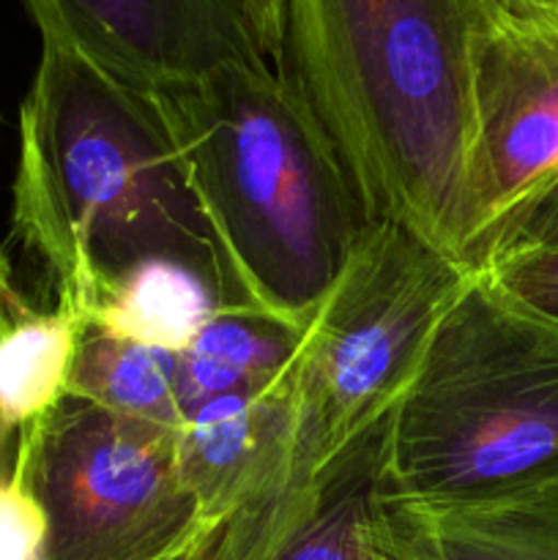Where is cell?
I'll list each match as a JSON object with an SVG mask.
<instances>
[{
    "mask_svg": "<svg viewBox=\"0 0 558 560\" xmlns=\"http://www.w3.org/2000/svg\"><path fill=\"white\" fill-rule=\"evenodd\" d=\"M364 541H367V552H370V560H414L405 556L397 545L383 536V530L377 528L375 523V509L367 514V523H364Z\"/></svg>",
    "mask_w": 558,
    "mask_h": 560,
    "instance_id": "20",
    "label": "cell"
},
{
    "mask_svg": "<svg viewBox=\"0 0 558 560\" xmlns=\"http://www.w3.org/2000/svg\"><path fill=\"white\" fill-rule=\"evenodd\" d=\"M82 320L63 306H22L0 328V432L16 446L69 397Z\"/></svg>",
    "mask_w": 558,
    "mask_h": 560,
    "instance_id": "13",
    "label": "cell"
},
{
    "mask_svg": "<svg viewBox=\"0 0 558 560\" xmlns=\"http://www.w3.org/2000/svg\"><path fill=\"white\" fill-rule=\"evenodd\" d=\"M496 0H284L277 69L332 140L367 222L457 262L474 44Z\"/></svg>",
    "mask_w": 558,
    "mask_h": 560,
    "instance_id": "1",
    "label": "cell"
},
{
    "mask_svg": "<svg viewBox=\"0 0 558 560\" xmlns=\"http://www.w3.org/2000/svg\"><path fill=\"white\" fill-rule=\"evenodd\" d=\"M381 443L383 424L328 470L315 509L277 560H370L364 520L381 495Z\"/></svg>",
    "mask_w": 558,
    "mask_h": 560,
    "instance_id": "15",
    "label": "cell"
},
{
    "mask_svg": "<svg viewBox=\"0 0 558 560\" xmlns=\"http://www.w3.org/2000/svg\"><path fill=\"white\" fill-rule=\"evenodd\" d=\"M20 310H22V301H20V293H16V288H14V271H11V260H9V255H5L3 246H0V328H3L5 323H9ZM14 452H16L14 443H11L9 438L0 432V479H3V476L11 470V465H14Z\"/></svg>",
    "mask_w": 558,
    "mask_h": 560,
    "instance_id": "19",
    "label": "cell"
},
{
    "mask_svg": "<svg viewBox=\"0 0 558 560\" xmlns=\"http://www.w3.org/2000/svg\"><path fill=\"white\" fill-rule=\"evenodd\" d=\"M47 517L14 452V465L0 479V560H44Z\"/></svg>",
    "mask_w": 558,
    "mask_h": 560,
    "instance_id": "17",
    "label": "cell"
},
{
    "mask_svg": "<svg viewBox=\"0 0 558 560\" xmlns=\"http://www.w3.org/2000/svg\"><path fill=\"white\" fill-rule=\"evenodd\" d=\"M558 200V20L496 0L474 44L457 262L481 271Z\"/></svg>",
    "mask_w": 558,
    "mask_h": 560,
    "instance_id": "7",
    "label": "cell"
},
{
    "mask_svg": "<svg viewBox=\"0 0 558 560\" xmlns=\"http://www.w3.org/2000/svg\"><path fill=\"white\" fill-rule=\"evenodd\" d=\"M47 517L44 560H200L208 550L186 492L175 430L66 397L16 441Z\"/></svg>",
    "mask_w": 558,
    "mask_h": 560,
    "instance_id": "6",
    "label": "cell"
},
{
    "mask_svg": "<svg viewBox=\"0 0 558 560\" xmlns=\"http://www.w3.org/2000/svg\"><path fill=\"white\" fill-rule=\"evenodd\" d=\"M20 107L11 228L42 260L58 306L85 323L118 273L151 257L219 268L184 189L153 91L53 33Z\"/></svg>",
    "mask_w": 558,
    "mask_h": 560,
    "instance_id": "3",
    "label": "cell"
},
{
    "mask_svg": "<svg viewBox=\"0 0 558 560\" xmlns=\"http://www.w3.org/2000/svg\"><path fill=\"white\" fill-rule=\"evenodd\" d=\"M498 3L512 11H523V14L558 20V0H498Z\"/></svg>",
    "mask_w": 558,
    "mask_h": 560,
    "instance_id": "21",
    "label": "cell"
},
{
    "mask_svg": "<svg viewBox=\"0 0 558 560\" xmlns=\"http://www.w3.org/2000/svg\"><path fill=\"white\" fill-rule=\"evenodd\" d=\"M481 271L518 304L558 323V217L545 219Z\"/></svg>",
    "mask_w": 558,
    "mask_h": 560,
    "instance_id": "16",
    "label": "cell"
},
{
    "mask_svg": "<svg viewBox=\"0 0 558 560\" xmlns=\"http://www.w3.org/2000/svg\"><path fill=\"white\" fill-rule=\"evenodd\" d=\"M465 271L397 222H370L317 306L288 375V413L268 490L200 560H277L328 470L386 421Z\"/></svg>",
    "mask_w": 558,
    "mask_h": 560,
    "instance_id": "4",
    "label": "cell"
},
{
    "mask_svg": "<svg viewBox=\"0 0 558 560\" xmlns=\"http://www.w3.org/2000/svg\"><path fill=\"white\" fill-rule=\"evenodd\" d=\"M558 481V323L470 271L383 421L381 495L468 501Z\"/></svg>",
    "mask_w": 558,
    "mask_h": 560,
    "instance_id": "5",
    "label": "cell"
},
{
    "mask_svg": "<svg viewBox=\"0 0 558 560\" xmlns=\"http://www.w3.org/2000/svg\"><path fill=\"white\" fill-rule=\"evenodd\" d=\"M375 523L414 560H558V481L468 501H388Z\"/></svg>",
    "mask_w": 558,
    "mask_h": 560,
    "instance_id": "10",
    "label": "cell"
},
{
    "mask_svg": "<svg viewBox=\"0 0 558 560\" xmlns=\"http://www.w3.org/2000/svg\"><path fill=\"white\" fill-rule=\"evenodd\" d=\"M219 268V306L304 331L367 222L323 126L268 60L153 91Z\"/></svg>",
    "mask_w": 558,
    "mask_h": 560,
    "instance_id": "2",
    "label": "cell"
},
{
    "mask_svg": "<svg viewBox=\"0 0 558 560\" xmlns=\"http://www.w3.org/2000/svg\"><path fill=\"white\" fill-rule=\"evenodd\" d=\"M304 331L241 306H217L189 348L178 353V405L184 419L211 399L277 386L293 370Z\"/></svg>",
    "mask_w": 558,
    "mask_h": 560,
    "instance_id": "11",
    "label": "cell"
},
{
    "mask_svg": "<svg viewBox=\"0 0 558 560\" xmlns=\"http://www.w3.org/2000/svg\"><path fill=\"white\" fill-rule=\"evenodd\" d=\"M38 33L85 49L146 91L189 85L235 60H266L244 0H22Z\"/></svg>",
    "mask_w": 558,
    "mask_h": 560,
    "instance_id": "8",
    "label": "cell"
},
{
    "mask_svg": "<svg viewBox=\"0 0 558 560\" xmlns=\"http://www.w3.org/2000/svg\"><path fill=\"white\" fill-rule=\"evenodd\" d=\"M217 310L211 282L173 257L140 260L102 290L82 326L109 337L184 353Z\"/></svg>",
    "mask_w": 558,
    "mask_h": 560,
    "instance_id": "12",
    "label": "cell"
},
{
    "mask_svg": "<svg viewBox=\"0 0 558 560\" xmlns=\"http://www.w3.org/2000/svg\"><path fill=\"white\" fill-rule=\"evenodd\" d=\"M550 217H558V202H553V206L547 208V211L542 213L539 219H536V224H542V222H545V219H550ZM536 224H534V228H536ZM534 228H531V230H534ZM531 230H528V233H531ZM520 238H523V235H520ZM520 238H518V241H520Z\"/></svg>",
    "mask_w": 558,
    "mask_h": 560,
    "instance_id": "22",
    "label": "cell"
},
{
    "mask_svg": "<svg viewBox=\"0 0 558 560\" xmlns=\"http://www.w3.org/2000/svg\"><path fill=\"white\" fill-rule=\"evenodd\" d=\"M244 5L263 58L271 66H277L279 49H282L284 0H244Z\"/></svg>",
    "mask_w": 558,
    "mask_h": 560,
    "instance_id": "18",
    "label": "cell"
},
{
    "mask_svg": "<svg viewBox=\"0 0 558 560\" xmlns=\"http://www.w3.org/2000/svg\"><path fill=\"white\" fill-rule=\"evenodd\" d=\"M288 375L266 392L211 399L175 432L181 481L195 501L208 547L271 485L284 435Z\"/></svg>",
    "mask_w": 558,
    "mask_h": 560,
    "instance_id": "9",
    "label": "cell"
},
{
    "mask_svg": "<svg viewBox=\"0 0 558 560\" xmlns=\"http://www.w3.org/2000/svg\"><path fill=\"white\" fill-rule=\"evenodd\" d=\"M69 397L164 430L178 432L184 424L178 353L109 337L93 326H82L80 331Z\"/></svg>",
    "mask_w": 558,
    "mask_h": 560,
    "instance_id": "14",
    "label": "cell"
}]
</instances>
